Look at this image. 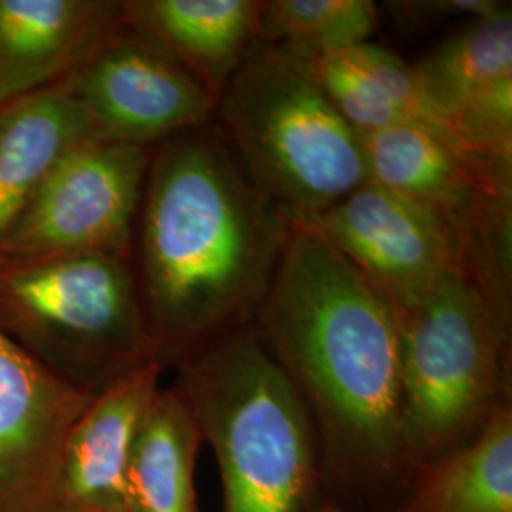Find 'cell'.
I'll return each mask as SVG.
<instances>
[{"label":"cell","instance_id":"8992f818","mask_svg":"<svg viewBox=\"0 0 512 512\" xmlns=\"http://www.w3.org/2000/svg\"><path fill=\"white\" fill-rule=\"evenodd\" d=\"M391 310L399 332L406 446L416 476L473 439L509 404L511 311L463 272L444 275L420 298Z\"/></svg>","mask_w":512,"mask_h":512},{"label":"cell","instance_id":"6da1fadb","mask_svg":"<svg viewBox=\"0 0 512 512\" xmlns=\"http://www.w3.org/2000/svg\"><path fill=\"white\" fill-rule=\"evenodd\" d=\"M291 230L213 124L152 148L131 253L162 370L253 325Z\"/></svg>","mask_w":512,"mask_h":512},{"label":"cell","instance_id":"5bb4252c","mask_svg":"<svg viewBox=\"0 0 512 512\" xmlns=\"http://www.w3.org/2000/svg\"><path fill=\"white\" fill-rule=\"evenodd\" d=\"M260 0H128L122 21L179 59L217 99L258 44Z\"/></svg>","mask_w":512,"mask_h":512},{"label":"cell","instance_id":"44dd1931","mask_svg":"<svg viewBox=\"0 0 512 512\" xmlns=\"http://www.w3.org/2000/svg\"><path fill=\"white\" fill-rule=\"evenodd\" d=\"M313 512H349L348 509L340 507L338 503H323V505H317Z\"/></svg>","mask_w":512,"mask_h":512},{"label":"cell","instance_id":"ac0fdd59","mask_svg":"<svg viewBox=\"0 0 512 512\" xmlns=\"http://www.w3.org/2000/svg\"><path fill=\"white\" fill-rule=\"evenodd\" d=\"M412 67L425 99L454 131L452 122L459 110L497 84L512 80L511 4L490 16L465 21Z\"/></svg>","mask_w":512,"mask_h":512},{"label":"cell","instance_id":"ffe728a7","mask_svg":"<svg viewBox=\"0 0 512 512\" xmlns=\"http://www.w3.org/2000/svg\"><path fill=\"white\" fill-rule=\"evenodd\" d=\"M403 23H433L448 18H484L503 8L495 0H423V2H387L385 4Z\"/></svg>","mask_w":512,"mask_h":512},{"label":"cell","instance_id":"7a4b0ae2","mask_svg":"<svg viewBox=\"0 0 512 512\" xmlns=\"http://www.w3.org/2000/svg\"><path fill=\"white\" fill-rule=\"evenodd\" d=\"M251 327L306 404L334 475L351 486L414 478L395 315L344 256L293 226Z\"/></svg>","mask_w":512,"mask_h":512},{"label":"cell","instance_id":"277c9868","mask_svg":"<svg viewBox=\"0 0 512 512\" xmlns=\"http://www.w3.org/2000/svg\"><path fill=\"white\" fill-rule=\"evenodd\" d=\"M249 181L291 224L368 181L361 133L291 55L256 44L217 97L211 122Z\"/></svg>","mask_w":512,"mask_h":512},{"label":"cell","instance_id":"ba28073f","mask_svg":"<svg viewBox=\"0 0 512 512\" xmlns=\"http://www.w3.org/2000/svg\"><path fill=\"white\" fill-rule=\"evenodd\" d=\"M97 139L154 147L213 122L217 99L179 59L128 25L63 80Z\"/></svg>","mask_w":512,"mask_h":512},{"label":"cell","instance_id":"52a82bcc","mask_svg":"<svg viewBox=\"0 0 512 512\" xmlns=\"http://www.w3.org/2000/svg\"><path fill=\"white\" fill-rule=\"evenodd\" d=\"M152 148L92 139L69 150L0 243V256L131 249Z\"/></svg>","mask_w":512,"mask_h":512},{"label":"cell","instance_id":"9a60e30c","mask_svg":"<svg viewBox=\"0 0 512 512\" xmlns=\"http://www.w3.org/2000/svg\"><path fill=\"white\" fill-rule=\"evenodd\" d=\"M97 139L63 82L0 109V243L55 164Z\"/></svg>","mask_w":512,"mask_h":512},{"label":"cell","instance_id":"30bf717a","mask_svg":"<svg viewBox=\"0 0 512 512\" xmlns=\"http://www.w3.org/2000/svg\"><path fill=\"white\" fill-rule=\"evenodd\" d=\"M92 399L0 329V512H52L63 444Z\"/></svg>","mask_w":512,"mask_h":512},{"label":"cell","instance_id":"d6986e66","mask_svg":"<svg viewBox=\"0 0 512 512\" xmlns=\"http://www.w3.org/2000/svg\"><path fill=\"white\" fill-rule=\"evenodd\" d=\"M380 25L372 0H262L258 42L294 55L370 42Z\"/></svg>","mask_w":512,"mask_h":512},{"label":"cell","instance_id":"e0dca14e","mask_svg":"<svg viewBox=\"0 0 512 512\" xmlns=\"http://www.w3.org/2000/svg\"><path fill=\"white\" fill-rule=\"evenodd\" d=\"M404 512H512V410L501 406L473 439L427 463Z\"/></svg>","mask_w":512,"mask_h":512},{"label":"cell","instance_id":"3957f363","mask_svg":"<svg viewBox=\"0 0 512 512\" xmlns=\"http://www.w3.org/2000/svg\"><path fill=\"white\" fill-rule=\"evenodd\" d=\"M219 465L222 512H313L319 444L293 382L253 327L177 366L173 385Z\"/></svg>","mask_w":512,"mask_h":512},{"label":"cell","instance_id":"4fadbf2b","mask_svg":"<svg viewBox=\"0 0 512 512\" xmlns=\"http://www.w3.org/2000/svg\"><path fill=\"white\" fill-rule=\"evenodd\" d=\"M287 55L310 74L357 133L412 124L433 129L463 150L454 131L425 99L414 67L384 46L363 42L325 54Z\"/></svg>","mask_w":512,"mask_h":512},{"label":"cell","instance_id":"2e32d148","mask_svg":"<svg viewBox=\"0 0 512 512\" xmlns=\"http://www.w3.org/2000/svg\"><path fill=\"white\" fill-rule=\"evenodd\" d=\"M202 446V433L181 393L160 387L131 448L129 512H202L194 486Z\"/></svg>","mask_w":512,"mask_h":512},{"label":"cell","instance_id":"8fae6325","mask_svg":"<svg viewBox=\"0 0 512 512\" xmlns=\"http://www.w3.org/2000/svg\"><path fill=\"white\" fill-rule=\"evenodd\" d=\"M162 366L148 363L97 393L59 458L52 512H129V458Z\"/></svg>","mask_w":512,"mask_h":512},{"label":"cell","instance_id":"5b68a950","mask_svg":"<svg viewBox=\"0 0 512 512\" xmlns=\"http://www.w3.org/2000/svg\"><path fill=\"white\" fill-rule=\"evenodd\" d=\"M0 329L93 397L158 363L131 249L0 256Z\"/></svg>","mask_w":512,"mask_h":512},{"label":"cell","instance_id":"9c48e42d","mask_svg":"<svg viewBox=\"0 0 512 512\" xmlns=\"http://www.w3.org/2000/svg\"><path fill=\"white\" fill-rule=\"evenodd\" d=\"M293 226L325 239L391 306L420 298L444 275L475 279L471 247L452 224L370 181Z\"/></svg>","mask_w":512,"mask_h":512},{"label":"cell","instance_id":"7c38bea8","mask_svg":"<svg viewBox=\"0 0 512 512\" xmlns=\"http://www.w3.org/2000/svg\"><path fill=\"white\" fill-rule=\"evenodd\" d=\"M122 25V2L0 0V109L63 82Z\"/></svg>","mask_w":512,"mask_h":512}]
</instances>
